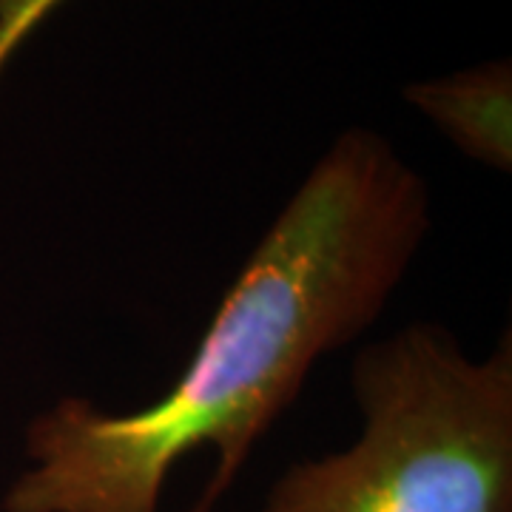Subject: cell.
<instances>
[{
	"instance_id": "obj_2",
	"label": "cell",
	"mask_w": 512,
	"mask_h": 512,
	"mask_svg": "<svg viewBox=\"0 0 512 512\" xmlns=\"http://www.w3.org/2000/svg\"><path fill=\"white\" fill-rule=\"evenodd\" d=\"M362 433L293 464L259 512H512V342L473 362L416 322L359 350Z\"/></svg>"
},
{
	"instance_id": "obj_4",
	"label": "cell",
	"mask_w": 512,
	"mask_h": 512,
	"mask_svg": "<svg viewBox=\"0 0 512 512\" xmlns=\"http://www.w3.org/2000/svg\"><path fill=\"white\" fill-rule=\"evenodd\" d=\"M60 3L66 0H0V72Z\"/></svg>"
},
{
	"instance_id": "obj_1",
	"label": "cell",
	"mask_w": 512,
	"mask_h": 512,
	"mask_svg": "<svg viewBox=\"0 0 512 512\" xmlns=\"http://www.w3.org/2000/svg\"><path fill=\"white\" fill-rule=\"evenodd\" d=\"M427 231L419 171L370 128L339 134L222 296L180 382L131 413L83 396L43 410L3 512H157L171 470L200 447L217 450L205 495L220 501L311 367L382 316Z\"/></svg>"
},
{
	"instance_id": "obj_5",
	"label": "cell",
	"mask_w": 512,
	"mask_h": 512,
	"mask_svg": "<svg viewBox=\"0 0 512 512\" xmlns=\"http://www.w3.org/2000/svg\"><path fill=\"white\" fill-rule=\"evenodd\" d=\"M214 504H217L214 498L202 495L200 501H197V504H194V507H191V510H188V512H211V510H214Z\"/></svg>"
},
{
	"instance_id": "obj_3",
	"label": "cell",
	"mask_w": 512,
	"mask_h": 512,
	"mask_svg": "<svg viewBox=\"0 0 512 512\" xmlns=\"http://www.w3.org/2000/svg\"><path fill=\"white\" fill-rule=\"evenodd\" d=\"M404 100L433 120L470 160L495 171L512 168V72L510 60L413 83Z\"/></svg>"
}]
</instances>
